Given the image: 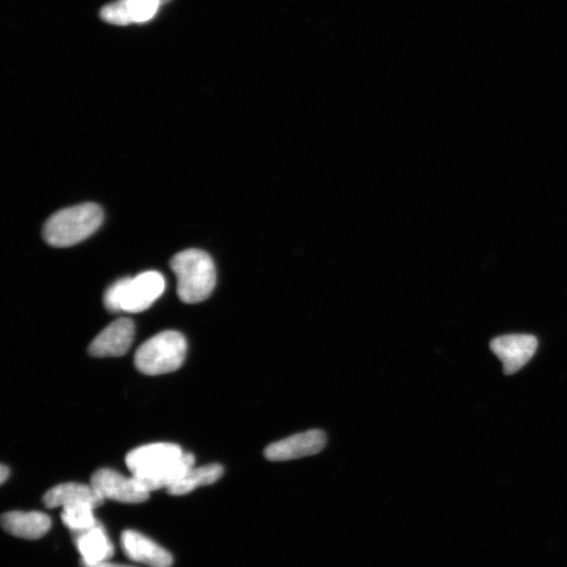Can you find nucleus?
I'll return each instance as SVG.
<instances>
[{
    "mask_svg": "<svg viewBox=\"0 0 567 567\" xmlns=\"http://www.w3.org/2000/svg\"><path fill=\"white\" fill-rule=\"evenodd\" d=\"M125 462L133 477L151 493L173 487L194 468L195 457L184 454L178 445L158 443L133 450Z\"/></svg>",
    "mask_w": 567,
    "mask_h": 567,
    "instance_id": "obj_1",
    "label": "nucleus"
},
{
    "mask_svg": "<svg viewBox=\"0 0 567 567\" xmlns=\"http://www.w3.org/2000/svg\"><path fill=\"white\" fill-rule=\"evenodd\" d=\"M178 281V296L183 303L205 301L217 283L216 265L205 251L187 249L179 252L171 262Z\"/></svg>",
    "mask_w": 567,
    "mask_h": 567,
    "instance_id": "obj_2",
    "label": "nucleus"
},
{
    "mask_svg": "<svg viewBox=\"0 0 567 567\" xmlns=\"http://www.w3.org/2000/svg\"><path fill=\"white\" fill-rule=\"evenodd\" d=\"M102 222V209L95 203L69 207L59 210L47 221L44 238L53 247H71L91 237Z\"/></svg>",
    "mask_w": 567,
    "mask_h": 567,
    "instance_id": "obj_3",
    "label": "nucleus"
},
{
    "mask_svg": "<svg viewBox=\"0 0 567 567\" xmlns=\"http://www.w3.org/2000/svg\"><path fill=\"white\" fill-rule=\"evenodd\" d=\"M165 290V280L158 271H145L135 278H124L104 294V305L113 312L138 313L149 309Z\"/></svg>",
    "mask_w": 567,
    "mask_h": 567,
    "instance_id": "obj_4",
    "label": "nucleus"
},
{
    "mask_svg": "<svg viewBox=\"0 0 567 567\" xmlns=\"http://www.w3.org/2000/svg\"><path fill=\"white\" fill-rule=\"evenodd\" d=\"M186 351L183 334L174 330L163 331L140 346L135 355V366L146 375L171 373L182 366Z\"/></svg>",
    "mask_w": 567,
    "mask_h": 567,
    "instance_id": "obj_5",
    "label": "nucleus"
},
{
    "mask_svg": "<svg viewBox=\"0 0 567 567\" xmlns=\"http://www.w3.org/2000/svg\"><path fill=\"white\" fill-rule=\"evenodd\" d=\"M91 486L105 500L111 499L123 503H141L150 498L135 477H125L120 473L101 469L92 476Z\"/></svg>",
    "mask_w": 567,
    "mask_h": 567,
    "instance_id": "obj_6",
    "label": "nucleus"
},
{
    "mask_svg": "<svg viewBox=\"0 0 567 567\" xmlns=\"http://www.w3.org/2000/svg\"><path fill=\"white\" fill-rule=\"evenodd\" d=\"M491 350L503 365V371L511 375L521 370L534 356L538 342L529 334L499 336L491 342Z\"/></svg>",
    "mask_w": 567,
    "mask_h": 567,
    "instance_id": "obj_7",
    "label": "nucleus"
},
{
    "mask_svg": "<svg viewBox=\"0 0 567 567\" xmlns=\"http://www.w3.org/2000/svg\"><path fill=\"white\" fill-rule=\"evenodd\" d=\"M326 443L327 437L323 431L309 430L269 445L264 455L270 461L299 459L320 453Z\"/></svg>",
    "mask_w": 567,
    "mask_h": 567,
    "instance_id": "obj_8",
    "label": "nucleus"
},
{
    "mask_svg": "<svg viewBox=\"0 0 567 567\" xmlns=\"http://www.w3.org/2000/svg\"><path fill=\"white\" fill-rule=\"evenodd\" d=\"M134 336V323L130 319H119L96 336L89 353L94 357L122 356L131 349Z\"/></svg>",
    "mask_w": 567,
    "mask_h": 567,
    "instance_id": "obj_9",
    "label": "nucleus"
},
{
    "mask_svg": "<svg viewBox=\"0 0 567 567\" xmlns=\"http://www.w3.org/2000/svg\"><path fill=\"white\" fill-rule=\"evenodd\" d=\"M124 554L131 560L150 567H171L173 557L159 544L136 531H125L121 535Z\"/></svg>",
    "mask_w": 567,
    "mask_h": 567,
    "instance_id": "obj_10",
    "label": "nucleus"
},
{
    "mask_svg": "<svg viewBox=\"0 0 567 567\" xmlns=\"http://www.w3.org/2000/svg\"><path fill=\"white\" fill-rule=\"evenodd\" d=\"M73 535L82 567L109 561L114 555V545L99 522L95 527Z\"/></svg>",
    "mask_w": 567,
    "mask_h": 567,
    "instance_id": "obj_11",
    "label": "nucleus"
},
{
    "mask_svg": "<svg viewBox=\"0 0 567 567\" xmlns=\"http://www.w3.org/2000/svg\"><path fill=\"white\" fill-rule=\"evenodd\" d=\"M51 518L40 512H9L3 515L4 530L12 536L36 540L44 537L51 528Z\"/></svg>",
    "mask_w": 567,
    "mask_h": 567,
    "instance_id": "obj_12",
    "label": "nucleus"
},
{
    "mask_svg": "<svg viewBox=\"0 0 567 567\" xmlns=\"http://www.w3.org/2000/svg\"><path fill=\"white\" fill-rule=\"evenodd\" d=\"M45 506L49 509L65 508L71 504L89 503L98 508L104 499L95 491L92 486L82 485V483L70 482L62 483L51 489L44 497Z\"/></svg>",
    "mask_w": 567,
    "mask_h": 567,
    "instance_id": "obj_13",
    "label": "nucleus"
},
{
    "mask_svg": "<svg viewBox=\"0 0 567 567\" xmlns=\"http://www.w3.org/2000/svg\"><path fill=\"white\" fill-rule=\"evenodd\" d=\"M224 473L221 465H208L189 470L173 487L167 492L174 496L186 495L199 487L213 485Z\"/></svg>",
    "mask_w": 567,
    "mask_h": 567,
    "instance_id": "obj_14",
    "label": "nucleus"
},
{
    "mask_svg": "<svg viewBox=\"0 0 567 567\" xmlns=\"http://www.w3.org/2000/svg\"><path fill=\"white\" fill-rule=\"evenodd\" d=\"M95 509L89 503L71 504V506L62 508V522L73 534L87 531L98 523L94 515Z\"/></svg>",
    "mask_w": 567,
    "mask_h": 567,
    "instance_id": "obj_15",
    "label": "nucleus"
},
{
    "mask_svg": "<svg viewBox=\"0 0 567 567\" xmlns=\"http://www.w3.org/2000/svg\"><path fill=\"white\" fill-rule=\"evenodd\" d=\"M128 5L133 23H147L155 17L160 6V0H125Z\"/></svg>",
    "mask_w": 567,
    "mask_h": 567,
    "instance_id": "obj_16",
    "label": "nucleus"
},
{
    "mask_svg": "<svg viewBox=\"0 0 567 567\" xmlns=\"http://www.w3.org/2000/svg\"><path fill=\"white\" fill-rule=\"evenodd\" d=\"M100 17L105 21V23L115 26H129L133 24L129 8L128 5H126L125 0H120L118 3L103 7L100 12Z\"/></svg>",
    "mask_w": 567,
    "mask_h": 567,
    "instance_id": "obj_17",
    "label": "nucleus"
},
{
    "mask_svg": "<svg viewBox=\"0 0 567 567\" xmlns=\"http://www.w3.org/2000/svg\"><path fill=\"white\" fill-rule=\"evenodd\" d=\"M83 567H136V566L105 561V562H102V563H99V564H95V565H91V566H83Z\"/></svg>",
    "mask_w": 567,
    "mask_h": 567,
    "instance_id": "obj_18",
    "label": "nucleus"
},
{
    "mask_svg": "<svg viewBox=\"0 0 567 567\" xmlns=\"http://www.w3.org/2000/svg\"><path fill=\"white\" fill-rule=\"evenodd\" d=\"M10 475V470L6 466L0 467V482L5 483Z\"/></svg>",
    "mask_w": 567,
    "mask_h": 567,
    "instance_id": "obj_19",
    "label": "nucleus"
},
{
    "mask_svg": "<svg viewBox=\"0 0 567 567\" xmlns=\"http://www.w3.org/2000/svg\"><path fill=\"white\" fill-rule=\"evenodd\" d=\"M160 2H161L162 5H164V4L168 3V2H170V0H160Z\"/></svg>",
    "mask_w": 567,
    "mask_h": 567,
    "instance_id": "obj_20",
    "label": "nucleus"
}]
</instances>
